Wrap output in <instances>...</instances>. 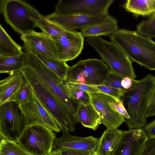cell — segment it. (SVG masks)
Segmentation results:
<instances>
[{
	"label": "cell",
	"mask_w": 155,
	"mask_h": 155,
	"mask_svg": "<svg viewBox=\"0 0 155 155\" xmlns=\"http://www.w3.org/2000/svg\"><path fill=\"white\" fill-rule=\"evenodd\" d=\"M155 77L149 74L140 80L134 79L131 87L125 90L120 100L130 116L126 122L129 130L142 129L146 124V113Z\"/></svg>",
	"instance_id": "1"
},
{
	"label": "cell",
	"mask_w": 155,
	"mask_h": 155,
	"mask_svg": "<svg viewBox=\"0 0 155 155\" xmlns=\"http://www.w3.org/2000/svg\"><path fill=\"white\" fill-rule=\"evenodd\" d=\"M131 60L150 70H155V42L137 31L118 29L109 36Z\"/></svg>",
	"instance_id": "2"
},
{
	"label": "cell",
	"mask_w": 155,
	"mask_h": 155,
	"mask_svg": "<svg viewBox=\"0 0 155 155\" xmlns=\"http://www.w3.org/2000/svg\"><path fill=\"white\" fill-rule=\"evenodd\" d=\"M24 80L27 82L41 104L53 117L63 133L75 130V125L70 112L63 102L42 82L31 69L22 70Z\"/></svg>",
	"instance_id": "3"
},
{
	"label": "cell",
	"mask_w": 155,
	"mask_h": 155,
	"mask_svg": "<svg viewBox=\"0 0 155 155\" xmlns=\"http://www.w3.org/2000/svg\"><path fill=\"white\" fill-rule=\"evenodd\" d=\"M26 53V66L32 70L48 88L63 102L69 110L74 124L80 123L78 110L81 103L70 96L64 81L35 55L28 52Z\"/></svg>",
	"instance_id": "4"
},
{
	"label": "cell",
	"mask_w": 155,
	"mask_h": 155,
	"mask_svg": "<svg viewBox=\"0 0 155 155\" xmlns=\"http://www.w3.org/2000/svg\"><path fill=\"white\" fill-rule=\"evenodd\" d=\"M86 41L108 64L111 72L123 78H136L131 60L117 45L100 36L87 37Z\"/></svg>",
	"instance_id": "5"
},
{
	"label": "cell",
	"mask_w": 155,
	"mask_h": 155,
	"mask_svg": "<svg viewBox=\"0 0 155 155\" xmlns=\"http://www.w3.org/2000/svg\"><path fill=\"white\" fill-rule=\"evenodd\" d=\"M0 12L5 20L21 35L30 34L37 27L32 18L39 12L26 2L20 0H1Z\"/></svg>",
	"instance_id": "6"
},
{
	"label": "cell",
	"mask_w": 155,
	"mask_h": 155,
	"mask_svg": "<svg viewBox=\"0 0 155 155\" xmlns=\"http://www.w3.org/2000/svg\"><path fill=\"white\" fill-rule=\"evenodd\" d=\"M110 72L108 66L99 59L81 60L69 67L64 81L91 86L102 85Z\"/></svg>",
	"instance_id": "7"
},
{
	"label": "cell",
	"mask_w": 155,
	"mask_h": 155,
	"mask_svg": "<svg viewBox=\"0 0 155 155\" xmlns=\"http://www.w3.org/2000/svg\"><path fill=\"white\" fill-rule=\"evenodd\" d=\"M56 138L51 129L34 125L26 127L15 141L33 155H48Z\"/></svg>",
	"instance_id": "8"
},
{
	"label": "cell",
	"mask_w": 155,
	"mask_h": 155,
	"mask_svg": "<svg viewBox=\"0 0 155 155\" xmlns=\"http://www.w3.org/2000/svg\"><path fill=\"white\" fill-rule=\"evenodd\" d=\"M26 127L22 111L16 101H8L0 105L1 140L15 141Z\"/></svg>",
	"instance_id": "9"
},
{
	"label": "cell",
	"mask_w": 155,
	"mask_h": 155,
	"mask_svg": "<svg viewBox=\"0 0 155 155\" xmlns=\"http://www.w3.org/2000/svg\"><path fill=\"white\" fill-rule=\"evenodd\" d=\"M114 0H60L54 14L102 17L109 15L108 9Z\"/></svg>",
	"instance_id": "10"
},
{
	"label": "cell",
	"mask_w": 155,
	"mask_h": 155,
	"mask_svg": "<svg viewBox=\"0 0 155 155\" xmlns=\"http://www.w3.org/2000/svg\"><path fill=\"white\" fill-rule=\"evenodd\" d=\"M26 126L38 125L48 128L56 132L61 130L55 121L33 92L31 97L20 105Z\"/></svg>",
	"instance_id": "11"
},
{
	"label": "cell",
	"mask_w": 155,
	"mask_h": 155,
	"mask_svg": "<svg viewBox=\"0 0 155 155\" xmlns=\"http://www.w3.org/2000/svg\"><path fill=\"white\" fill-rule=\"evenodd\" d=\"M88 93L91 103L100 116L99 124H103L107 130H113L118 128L126 122L125 117L114 110L109 104V102L119 101L102 93Z\"/></svg>",
	"instance_id": "12"
},
{
	"label": "cell",
	"mask_w": 155,
	"mask_h": 155,
	"mask_svg": "<svg viewBox=\"0 0 155 155\" xmlns=\"http://www.w3.org/2000/svg\"><path fill=\"white\" fill-rule=\"evenodd\" d=\"M26 52L45 57L58 59V51L54 40L43 32L35 31L21 35Z\"/></svg>",
	"instance_id": "13"
},
{
	"label": "cell",
	"mask_w": 155,
	"mask_h": 155,
	"mask_svg": "<svg viewBox=\"0 0 155 155\" xmlns=\"http://www.w3.org/2000/svg\"><path fill=\"white\" fill-rule=\"evenodd\" d=\"M57 47L58 59L66 62L76 58L83 48L84 38L80 32L64 30L62 34L53 40Z\"/></svg>",
	"instance_id": "14"
},
{
	"label": "cell",
	"mask_w": 155,
	"mask_h": 155,
	"mask_svg": "<svg viewBox=\"0 0 155 155\" xmlns=\"http://www.w3.org/2000/svg\"><path fill=\"white\" fill-rule=\"evenodd\" d=\"M109 15L102 17L71 15H57L52 13L46 17L51 21L66 31L81 30L91 26L104 21L111 17Z\"/></svg>",
	"instance_id": "15"
},
{
	"label": "cell",
	"mask_w": 155,
	"mask_h": 155,
	"mask_svg": "<svg viewBox=\"0 0 155 155\" xmlns=\"http://www.w3.org/2000/svg\"><path fill=\"white\" fill-rule=\"evenodd\" d=\"M148 139L142 129L123 131L121 140L114 155H141Z\"/></svg>",
	"instance_id": "16"
},
{
	"label": "cell",
	"mask_w": 155,
	"mask_h": 155,
	"mask_svg": "<svg viewBox=\"0 0 155 155\" xmlns=\"http://www.w3.org/2000/svg\"><path fill=\"white\" fill-rule=\"evenodd\" d=\"M99 140V138L92 136L81 137L63 133L61 137L55 138L53 150L67 148L94 151Z\"/></svg>",
	"instance_id": "17"
},
{
	"label": "cell",
	"mask_w": 155,
	"mask_h": 155,
	"mask_svg": "<svg viewBox=\"0 0 155 155\" xmlns=\"http://www.w3.org/2000/svg\"><path fill=\"white\" fill-rule=\"evenodd\" d=\"M25 80L21 71L9 74L7 78L0 81V105L14 101L16 96Z\"/></svg>",
	"instance_id": "18"
},
{
	"label": "cell",
	"mask_w": 155,
	"mask_h": 155,
	"mask_svg": "<svg viewBox=\"0 0 155 155\" xmlns=\"http://www.w3.org/2000/svg\"><path fill=\"white\" fill-rule=\"evenodd\" d=\"M123 131L118 128L105 130L95 151L100 155H114L121 140Z\"/></svg>",
	"instance_id": "19"
},
{
	"label": "cell",
	"mask_w": 155,
	"mask_h": 155,
	"mask_svg": "<svg viewBox=\"0 0 155 155\" xmlns=\"http://www.w3.org/2000/svg\"><path fill=\"white\" fill-rule=\"evenodd\" d=\"M117 20L112 16L107 20L91 26L81 31L80 32L84 37L108 36L118 29Z\"/></svg>",
	"instance_id": "20"
},
{
	"label": "cell",
	"mask_w": 155,
	"mask_h": 155,
	"mask_svg": "<svg viewBox=\"0 0 155 155\" xmlns=\"http://www.w3.org/2000/svg\"><path fill=\"white\" fill-rule=\"evenodd\" d=\"M78 115L80 123L84 127L94 130L98 127L100 117L91 103L84 105L81 103Z\"/></svg>",
	"instance_id": "21"
},
{
	"label": "cell",
	"mask_w": 155,
	"mask_h": 155,
	"mask_svg": "<svg viewBox=\"0 0 155 155\" xmlns=\"http://www.w3.org/2000/svg\"><path fill=\"white\" fill-rule=\"evenodd\" d=\"M26 65V52L12 56L0 57V73L9 74L15 71H21Z\"/></svg>",
	"instance_id": "22"
},
{
	"label": "cell",
	"mask_w": 155,
	"mask_h": 155,
	"mask_svg": "<svg viewBox=\"0 0 155 155\" xmlns=\"http://www.w3.org/2000/svg\"><path fill=\"white\" fill-rule=\"evenodd\" d=\"M23 52L22 47L14 41L0 25V57H6Z\"/></svg>",
	"instance_id": "23"
},
{
	"label": "cell",
	"mask_w": 155,
	"mask_h": 155,
	"mask_svg": "<svg viewBox=\"0 0 155 155\" xmlns=\"http://www.w3.org/2000/svg\"><path fill=\"white\" fill-rule=\"evenodd\" d=\"M124 8L136 15H152L155 12V0H128L125 3Z\"/></svg>",
	"instance_id": "24"
},
{
	"label": "cell",
	"mask_w": 155,
	"mask_h": 155,
	"mask_svg": "<svg viewBox=\"0 0 155 155\" xmlns=\"http://www.w3.org/2000/svg\"><path fill=\"white\" fill-rule=\"evenodd\" d=\"M32 18L37 27L53 40L59 37L65 30L50 21L46 16L43 15L39 12L34 16Z\"/></svg>",
	"instance_id": "25"
},
{
	"label": "cell",
	"mask_w": 155,
	"mask_h": 155,
	"mask_svg": "<svg viewBox=\"0 0 155 155\" xmlns=\"http://www.w3.org/2000/svg\"><path fill=\"white\" fill-rule=\"evenodd\" d=\"M35 55L51 71L61 79L64 81L70 67L67 64L66 62L38 55Z\"/></svg>",
	"instance_id": "26"
},
{
	"label": "cell",
	"mask_w": 155,
	"mask_h": 155,
	"mask_svg": "<svg viewBox=\"0 0 155 155\" xmlns=\"http://www.w3.org/2000/svg\"><path fill=\"white\" fill-rule=\"evenodd\" d=\"M0 155H33L15 141L1 140Z\"/></svg>",
	"instance_id": "27"
},
{
	"label": "cell",
	"mask_w": 155,
	"mask_h": 155,
	"mask_svg": "<svg viewBox=\"0 0 155 155\" xmlns=\"http://www.w3.org/2000/svg\"><path fill=\"white\" fill-rule=\"evenodd\" d=\"M137 31L147 37L155 38V12L137 26Z\"/></svg>",
	"instance_id": "28"
},
{
	"label": "cell",
	"mask_w": 155,
	"mask_h": 155,
	"mask_svg": "<svg viewBox=\"0 0 155 155\" xmlns=\"http://www.w3.org/2000/svg\"><path fill=\"white\" fill-rule=\"evenodd\" d=\"M64 82L68 92L71 97L77 100L84 105L91 103L88 93L78 89L69 83Z\"/></svg>",
	"instance_id": "29"
},
{
	"label": "cell",
	"mask_w": 155,
	"mask_h": 155,
	"mask_svg": "<svg viewBox=\"0 0 155 155\" xmlns=\"http://www.w3.org/2000/svg\"><path fill=\"white\" fill-rule=\"evenodd\" d=\"M33 93V90L29 84L25 81L17 94L14 101L20 105L30 99Z\"/></svg>",
	"instance_id": "30"
},
{
	"label": "cell",
	"mask_w": 155,
	"mask_h": 155,
	"mask_svg": "<svg viewBox=\"0 0 155 155\" xmlns=\"http://www.w3.org/2000/svg\"><path fill=\"white\" fill-rule=\"evenodd\" d=\"M123 78L111 72L102 85L124 91L121 84Z\"/></svg>",
	"instance_id": "31"
},
{
	"label": "cell",
	"mask_w": 155,
	"mask_h": 155,
	"mask_svg": "<svg viewBox=\"0 0 155 155\" xmlns=\"http://www.w3.org/2000/svg\"><path fill=\"white\" fill-rule=\"evenodd\" d=\"M98 90L101 93L106 94L114 98L117 101H120L124 91L113 87L104 86H92Z\"/></svg>",
	"instance_id": "32"
},
{
	"label": "cell",
	"mask_w": 155,
	"mask_h": 155,
	"mask_svg": "<svg viewBox=\"0 0 155 155\" xmlns=\"http://www.w3.org/2000/svg\"><path fill=\"white\" fill-rule=\"evenodd\" d=\"M109 105L114 110L123 116L126 120L130 118V116L125 109L123 102L121 100L109 103Z\"/></svg>",
	"instance_id": "33"
},
{
	"label": "cell",
	"mask_w": 155,
	"mask_h": 155,
	"mask_svg": "<svg viewBox=\"0 0 155 155\" xmlns=\"http://www.w3.org/2000/svg\"><path fill=\"white\" fill-rule=\"evenodd\" d=\"M59 149L61 155H93L95 151L63 148Z\"/></svg>",
	"instance_id": "34"
},
{
	"label": "cell",
	"mask_w": 155,
	"mask_h": 155,
	"mask_svg": "<svg viewBox=\"0 0 155 155\" xmlns=\"http://www.w3.org/2000/svg\"><path fill=\"white\" fill-rule=\"evenodd\" d=\"M141 155H155V139L148 138Z\"/></svg>",
	"instance_id": "35"
},
{
	"label": "cell",
	"mask_w": 155,
	"mask_h": 155,
	"mask_svg": "<svg viewBox=\"0 0 155 155\" xmlns=\"http://www.w3.org/2000/svg\"><path fill=\"white\" fill-rule=\"evenodd\" d=\"M142 129L148 138L155 139V119Z\"/></svg>",
	"instance_id": "36"
},
{
	"label": "cell",
	"mask_w": 155,
	"mask_h": 155,
	"mask_svg": "<svg viewBox=\"0 0 155 155\" xmlns=\"http://www.w3.org/2000/svg\"><path fill=\"white\" fill-rule=\"evenodd\" d=\"M69 84L78 89L88 93H101L98 90L92 86L80 84L72 83H69Z\"/></svg>",
	"instance_id": "37"
},
{
	"label": "cell",
	"mask_w": 155,
	"mask_h": 155,
	"mask_svg": "<svg viewBox=\"0 0 155 155\" xmlns=\"http://www.w3.org/2000/svg\"><path fill=\"white\" fill-rule=\"evenodd\" d=\"M134 79L128 77L124 78L121 82L122 86L125 90L130 88L132 85Z\"/></svg>",
	"instance_id": "38"
},
{
	"label": "cell",
	"mask_w": 155,
	"mask_h": 155,
	"mask_svg": "<svg viewBox=\"0 0 155 155\" xmlns=\"http://www.w3.org/2000/svg\"><path fill=\"white\" fill-rule=\"evenodd\" d=\"M153 116H155V103L148 107L146 113L147 118Z\"/></svg>",
	"instance_id": "39"
},
{
	"label": "cell",
	"mask_w": 155,
	"mask_h": 155,
	"mask_svg": "<svg viewBox=\"0 0 155 155\" xmlns=\"http://www.w3.org/2000/svg\"><path fill=\"white\" fill-rule=\"evenodd\" d=\"M155 103V86L150 94L149 98L148 107L152 105Z\"/></svg>",
	"instance_id": "40"
},
{
	"label": "cell",
	"mask_w": 155,
	"mask_h": 155,
	"mask_svg": "<svg viewBox=\"0 0 155 155\" xmlns=\"http://www.w3.org/2000/svg\"><path fill=\"white\" fill-rule=\"evenodd\" d=\"M48 155H61V154L60 150L57 149L52 150Z\"/></svg>",
	"instance_id": "41"
},
{
	"label": "cell",
	"mask_w": 155,
	"mask_h": 155,
	"mask_svg": "<svg viewBox=\"0 0 155 155\" xmlns=\"http://www.w3.org/2000/svg\"><path fill=\"white\" fill-rule=\"evenodd\" d=\"M93 155H100L98 153H97L95 151L94 152L93 154Z\"/></svg>",
	"instance_id": "42"
}]
</instances>
